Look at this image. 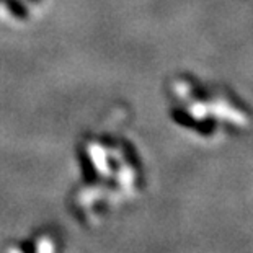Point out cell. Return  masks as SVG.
I'll return each mask as SVG.
<instances>
[{"mask_svg": "<svg viewBox=\"0 0 253 253\" xmlns=\"http://www.w3.org/2000/svg\"><path fill=\"white\" fill-rule=\"evenodd\" d=\"M167 96L175 125L203 144L227 142L252 127V111L225 87L178 75L169 84Z\"/></svg>", "mask_w": 253, "mask_h": 253, "instance_id": "cell-2", "label": "cell"}, {"mask_svg": "<svg viewBox=\"0 0 253 253\" xmlns=\"http://www.w3.org/2000/svg\"><path fill=\"white\" fill-rule=\"evenodd\" d=\"M80 181L71 209L77 220L96 225L142 193L144 167L137 149L118 134L96 132L79 149Z\"/></svg>", "mask_w": 253, "mask_h": 253, "instance_id": "cell-1", "label": "cell"}, {"mask_svg": "<svg viewBox=\"0 0 253 253\" xmlns=\"http://www.w3.org/2000/svg\"><path fill=\"white\" fill-rule=\"evenodd\" d=\"M64 242L51 229H40L33 235L12 242L2 253H64Z\"/></svg>", "mask_w": 253, "mask_h": 253, "instance_id": "cell-3", "label": "cell"}]
</instances>
